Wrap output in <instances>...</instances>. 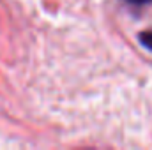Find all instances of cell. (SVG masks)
I'll return each instance as SVG.
<instances>
[{
    "label": "cell",
    "mask_w": 152,
    "mask_h": 150,
    "mask_svg": "<svg viewBox=\"0 0 152 150\" xmlns=\"http://www.w3.org/2000/svg\"><path fill=\"white\" fill-rule=\"evenodd\" d=\"M140 42H142L147 50H151L152 51V30H145V32H142V34H140Z\"/></svg>",
    "instance_id": "cell-1"
},
{
    "label": "cell",
    "mask_w": 152,
    "mask_h": 150,
    "mask_svg": "<svg viewBox=\"0 0 152 150\" xmlns=\"http://www.w3.org/2000/svg\"><path fill=\"white\" fill-rule=\"evenodd\" d=\"M126 2H129L133 5H145V4H151L152 0H126Z\"/></svg>",
    "instance_id": "cell-2"
}]
</instances>
